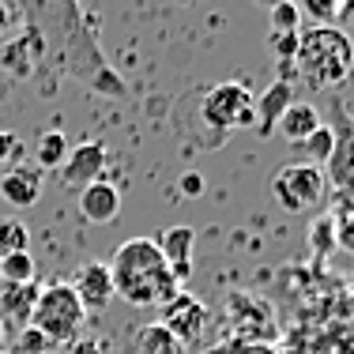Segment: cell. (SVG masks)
<instances>
[{
	"instance_id": "1",
	"label": "cell",
	"mask_w": 354,
	"mask_h": 354,
	"mask_svg": "<svg viewBox=\"0 0 354 354\" xmlns=\"http://www.w3.org/2000/svg\"><path fill=\"white\" fill-rule=\"evenodd\" d=\"M19 4L27 15V27H35L46 38V61L61 49V68L68 75L91 83L102 95H124V83L109 72L102 53L95 49V35L75 0H19Z\"/></svg>"
},
{
	"instance_id": "2",
	"label": "cell",
	"mask_w": 354,
	"mask_h": 354,
	"mask_svg": "<svg viewBox=\"0 0 354 354\" xmlns=\"http://www.w3.org/2000/svg\"><path fill=\"white\" fill-rule=\"evenodd\" d=\"M109 275H113V290L140 309L166 306L181 290L155 238H129L124 245H117L109 260Z\"/></svg>"
},
{
	"instance_id": "3",
	"label": "cell",
	"mask_w": 354,
	"mask_h": 354,
	"mask_svg": "<svg viewBox=\"0 0 354 354\" xmlns=\"http://www.w3.org/2000/svg\"><path fill=\"white\" fill-rule=\"evenodd\" d=\"M294 72L317 91L339 87L354 75V41L343 27H306L298 35Z\"/></svg>"
},
{
	"instance_id": "4",
	"label": "cell",
	"mask_w": 354,
	"mask_h": 354,
	"mask_svg": "<svg viewBox=\"0 0 354 354\" xmlns=\"http://www.w3.org/2000/svg\"><path fill=\"white\" fill-rule=\"evenodd\" d=\"M83 317L87 313H83V306H80L75 286L72 283H49V286H41V294H38L30 324L41 328V332L53 339V347H68L75 335H80Z\"/></svg>"
},
{
	"instance_id": "5",
	"label": "cell",
	"mask_w": 354,
	"mask_h": 354,
	"mask_svg": "<svg viewBox=\"0 0 354 354\" xmlns=\"http://www.w3.org/2000/svg\"><path fill=\"white\" fill-rule=\"evenodd\" d=\"M252 91L238 80L215 83L204 95V106H200V117L212 124L215 132H230V129H245V124H257V113H252Z\"/></svg>"
},
{
	"instance_id": "6",
	"label": "cell",
	"mask_w": 354,
	"mask_h": 354,
	"mask_svg": "<svg viewBox=\"0 0 354 354\" xmlns=\"http://www.w3.org/2000/svg\"><path fill=\"white\" fill-rule=\"evenodd\" d=\"M324 170L313 162H290V166H283L279 174L272 177V196H275V204L283 207V212H290V215H298V212H306V207H313L320 196H324Z\"/></svg>"
},
{
	"instance_id": "7",
	"label": "cell",
	"mask_w": 354,
	"mask_h": 354,
	"mask_svg": "<svg viewBox=\"0 0 354 354\" xmlns=\"http://www.w3.org/2000/svg\"><path fill=\"white\" fill-rule=\"evenodd\" d=\"M158 324L170 335H177L185 347H189V343H200V335L207 332V306L200 298H192L189 290H177L162 306V320H158Z\"/></svg>"
},
{
	"instance_id": "8",
	"label": "cell",
	"mask_w": 354,
	"mask_h": 354,
	"mask_svg": "<svg viewBox=\"0 0 354 354\" xmlns=\"http://www.w3.org/2000/svg\"><path fill=\"white\" fill-rule=\"evenodd\" d=\"M106 158H109V147H106L102 140H83L80 147H72L68 158H64V166H61V185H64V189H75V192H80L83 185H91V181H98V177H102Z\"/></svg>"
},
{
	"instance_id": "9",
	"label": "cell",
	"mask_w": 354,
	"mask_h": 354,
	"mask_svg": "<svg viewBox=\"0 0 354 354\" xmlns=\"http://www.w3.org/2000/svg\"><path fill=\"white\" fill-rule=\"evenodd\" d=\"M41 61H46V38L35 27H27L19 38H12L0 49V68L12 75V80H30Z\"/></svg>"
},
{
	"instance_id": "10",
	"label": "cell",
	"mask_w": 354,
	"mask_h": 354,
	"mask_svg": "<svg viewBox=\"0 0 354 354\" xmlns=\"http://www.w3.org/2000/svg\"><path fill=\"white\" fill-rule=\"evenodd\" d=\"M72 286H75V294H80L83 313H102V309H109V301L117 298L113 275H109L106 260H91V264H83Z\"/></svg>"
},
{
	"instance_id": "11",
	"label": "cell",
	"mask_w": 354,
	"mask_h": 354,
	"mask_svg": "<svg viewBox=\"0 0 354 354\" xmlns=\"http://www.w3.org/2000/svg\"><path fill=\"white\" fill-rule=\"evenodd\" d=\"M332 132H335V147H332V158H328V177L351 200V212H354V121L339 117V124Z\"/></svg>"
},
{
	"instance_id": "12",
	"label": "cell",
	"mask_w": 354,
	"mask_h": 354,
	"mask_svg": "<svg viewBox=\"0 0 354 354\" xmlns=\"http://www.w3.org/2000/svg\"><path fill=\"white\" fill-rule=\"evenodd\" d=\"M192 245H196V230L192 226H166L162 238H158V249H162L177 286H185L192 275Z\"/></svg>"
},
{
	"instance_id": "13",
	"label": "cell",
	"mask_w": 354,
	"mask_h": 354,
	"mask_svg": "<svg viewBox=\"0 0 354 354\" xmlns=\"http://www.w3.org/2000/svg\"><path fill=\"white\" fill-rule=\"evenodd\" d=\"M41 177L46 170L38 166H12L0 174V200L12 207H35L41 196Z\"/></svg>"
},
{
	"instance_id": "14",
	"label": "cell",
	"mask_w": 354,
	"mask_h": 354,
	"mask_svg": "<svg viewBox=\"0 0 354 354\" xmlns=\"http://www.w3.org/2000/svg\"><path fill=\"white\" fill-rule=\"evenodd\" d=\"M80 215L87 218V223H95V226H106V223H113L117 215H121V192H117V185H109V181H91V185H83L80 189Z\"/></svg>"
},
{
	"instance_id": "15",
	"label": "cell",
	"mask_w": 354,
	"mask_h": 354,
	"mask_svg": "<svg viewBox=\"0 0 354 354\" xmlns=\"http://www.w3.org/2000/svg\"><path fill=\"white\" fill-rule=\"evenodd\" d=\"M294 102V83L275 80L264 95L252 102V113H257V132L260 136H275V121L283 117V109Z\"/></svg>"
},
{
	"instance_id": "16",
	"label": "cell",
	"mask_w": 354,
	"mask_h": 354,
	"mask_svg": "<svg viewBox=\"0 0 354 354\" xmlns=\"http://www.w3.org/2000/svg\"><path fill=\"white\" fill-rule=\"evenodd\" d=\"M38 283H4L0 286V320H19V324H30V313L38 306Z\"/></svg>"
},
{
	"instance_id": "17",
	"label": "cell",
	"mask_w": 354,
	"mask_h": 354,
	"mask_svg": "<svg viewBox=\"0 0 354 354\" xmlns=\"http://www.w3.org/2000/svg\"><path fill=\"white\" fill-rule=\"evenodd\" d=\"M320 124H324V121H320L317 106L313 102H298V98H294V102L283 109V117L275 121V132H279L286 143H301L309 132H317Z\"/></svg>"
},
{
	"instance_id": "18",
	"label": "cell",
	"mask_w": 354,
	"mask_h": 354,
	"mask_svg": "<svg viewBox=\"0 0 354 354\" xmlns=\"http://www.w3.org/2000/svg\"><path fill=\"white\" fill-rule=\"evenodd\" d=\"M68 136H64L61 129H53V132H41L38 143H35V166L38 170H61L64 166V158H68Z\"/></svg>"
},
{
	"instance_id": "19",
	"label": "cell",
	"mask_w": 354,
	"mask_h": 354,
	"mask_svg": "<svg viewBox=\"0 0 354 354\" xmlns=\"http://www.w3.org/2000/svg\"><path fill=\"white\" fill-rule=\"evenodd\" d=\"M294 147L306 155V162H313V166H328V158H332V147H335V132H332V124H320L317 132H309L301 143H294Z\"/></svg>"
},
{
	"instance_id": "20",
	"label": "cell",
	"mask_w": 354,
	"mask_h": 354,
	"mask_svg": "<svg viewBox=\"0 0 354 354\" xmlns=\"http://www.w3.org/2000/svg\"><path fill=\"white\" fill-rule=\"evenodd\" d=\"M140 354H185V343L155 320V324H147L140 332Z\"/></svg>"
},
{
	"instance_id": "21",
	"label": "cell",
	"mask_w": 354,
	"mask_h": 354,
	"mask_svg": "<svg viewBox=\"0 0 354 354\" xmlns=\"http://www.w3.org/2000/svg\"><path fill=\"white\" fill-rule=\"evenodd\" d=\"M8 252H30V230L19 218H0V257Z\"/></svg>"
},
{
	"instance_id": "22",
	"label": "cell",
	"mask_w": 354,
	"mask_h": 354,
	"mask_svg": "<svg viewBox=\"0 0 354 354\" xmlns=\"http://www.w3.org/2000/svg\"><path fill=\"white\" fill-rule=\"evenodd\" d=\"M0 279L4 283H35V257L30 252H8V257H0Z\"/></svg>"
},
{
	"instance_id": "23",
	"label": "cell",
	"mask_w": 354,
	"mask_h": 354,
	"mask_svg": "<svg viewBox=\"0 0 354 354\" xmlns=\"http://www.w3.org/2000/svg\"><path fill=\"white\" fill-rule=\"evenodd\" d=\"M53 351V339H49L41 328L35 324H23L19 335H15V354H49Z\"/></svg>"
},
{
	"instance_id": "24",
	"label": "cell",
	"mask_w": 354,
	"mask_h": 354,
	"mask_svg": "<svg viewBox=\"0 0 354 354\" xmlns=\"http://www.w3.org/2000/svg\"><path fill=\"white\" fill-rule=\"evenodd\" d=\"M298 12H306L313 19V27H335L339 0H298Z\"/></svg>"
},
{
	"instance_id": "25",
	"label": "cell",
	"mask_w": 354,
	"mask_h": 354,
	"mask_svg": "<svg viewBox=\"0 0 354 354\" xmlns=\"http://www.w3.org/2000/svg\"><path fill=\"white\" fill-rule=\"evenodd\" d=\"M290 30H301V12L294 0H275L272 8V35H290Z\"/></svg>"
},
{
	"instance_id": "26",
	"label": "cell",
	"mask_w": 354,
	"mask_h": 354,
	"mask_svg": "<svg viewBox=\"0 0 354 354\" xmlns=\"http://www.w3.org/2000/svg\"><path fill=\"white\" fill-rule=\"evenodd\" d=\"M309 245H313L317 257H328L335 249V218L332 215H320L313 226H309Z\"/></svg>"
},
{
	"instance_id": "27",
	"label": "cell",
	"mask_w": 354,
	"mask_h": 354,
	"mask_svg": "<svg viewBox=\"0 0 354 354\" xmlns=\"http://www.w3.org/2000/svg\"><path fill=\"white\" fill-rule=\"evenodd\" d=\"M298 35H301V30H290V35H272V53L279 57V64H294V57H298Z\"/></svg>"
},
{
	"instance_id": "28",
	"label": "cell",
	"mask_w": 354,
	"mask_h": 354,
	"mask_svg": "<svg viewBox=\"0 0 354 354\" xmlns=\"http://www.w3.org/2000/svg\"><path fill=\"white\" fill-rule=\"evenodd\" d=\"M19 155H23L19 136H15V132H4V129H0V166H12Z\"/></svg>"
},
{
	"instance_id": "29",
	"label": "cell",
	"mask_w": 354,
	"mask_h": 354,
	"mask_svg": "<svg viewBox=\"0 0 354 354\" xmlns=\"http://www.w3.org/2000/svg\"><path fill=\"white\" fill-rule=\"evenodd\" d=\"M335 249L354 252V212H351L347 218H339V223H335Z\"/></svg>"
},
{
	"instance_id": "30",
	"label": "cell",
	"mask_w": 354,
	"mask_h": 354,
	"mask_svg": "<svg viewBox=\"0 0 354 354\" xmlns=\"http://www.w3.org/2000/svg\"><path fill=\"white\" fill-rule=\"evenodd\" d=\"M64 351H68V354H106V343L102 339H91V335H75Z\"/></svg>"
},
{
	"instance_id": "31",
	"label": "cell",
	"mask_w": 354,
	"mask_h": 354,
	"mask_svg": "<svg viewBox=\"0 0 354 354\" xmlns=\"http://www.w3.org/2000/svg\"><path fill=\"white\" fill-rule=\"evenodd\" d=\"M177 189H181V196H204V177H200L196 170H189V174H185L181 177V181H177Z\"/></svg>"
},
{
	"instance_id": "32",
	"label": "cell",
	"mask_w": 354,
	"mask_h": 354,
	"mask_svg": "<svg viewBox=\"0 0 354 354\" xmlns=\"http://www.w3.org/2000/svg\"><path fill=\"white\" fill-rule=\"evenodd\" d=\"M335 23L354 27V0H339V19H335Z\"/></svg>"
},
{
	"instance_id": "33",
	"label": "cell",
	"mask_w": 354,
	"mask_h": 354,
	"mask_svg": "<svg viewBox=\"0 0 354 354\" xmlns=\"http://www.w3.org/2000/svg\"><path fill=\"white\" fill-rule=\"evenodd\" d=\"M12 19H15V15L8 12L4 4H0V35H8V27H12Z\"/></svg>"
},
{
	"instance_id": "34",
	"label": "cell",
	"mask_w": 354,
	"mask_h": 354,
	"mask_svg": "<svg viewBox=\"0 0 354 354\" xmlns=\"http://www.w3.org/2000/svg\"><path fill=\"white\" fill-rule=\"evenodd\" d=\"M4 343H8V324L0 320V351H4Z\"/></svg>"
},
{
	"instance_id": "35",
	"label": "cell",
	"mask_w": 354,
	"mask_h": 354,
	"mask_svg": "<svg viewBox=\"0 0 354 354\" xmlns=\"http://www.w3.org/2000/svg\"><path fill=\"white\" fill-rule=\"evenodd\" d=\"M0 354H8V351H0Z\"/></svg>"
}]
</instances>
